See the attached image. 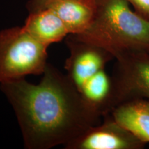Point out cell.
Instances as JSON below:
<instances>
[{
	"label": "cell",
	"mask_w": 149,
	"mask_h": 149,
	"mask_svg": "<svg viewBox=\"0 0 149 149\" xmlns=\"http://www.w3.org/2000/svg\"><path fill=\"white\" fill-rule=\"evenodd\" d=\"M42 74L37 84L25 78L0 84L15 113L26 149L65 146L100 118L66 74L50 64Z\"/></svg>",
	"instance_id": "1"
},
{
	"label": "cell",
	"mask_w": 149,
	"mask_h": 149,
	"mask_svg": "<svg viewBox=\"0 0 149 149\" xmlns=\"http://www.w3.org/2000/svg\"><path fill=\"white\" fill-rule=\"evenodd\" d=\"M95 17L79 40L109 52L117 59L149 49V22L132 10L126 0H96Z\"/></svg>",
	"instance_id": "2"
},
{
	"label": "cell",
	"mask_w": 149,
	"mask_h": 149,
	"mask_svg": "<svg viewBox=\"0 0 149 149\" xmlns=\"http://www.w3.org/2000/svg\"><path fill=\"white\" fill-rule=\"evenodd\" d=\"M48 48L23 26L0 31V84L44 73Z\"/></svg>",
	"instance_id": "3"
},
{
	"label": "cell",
	"mask_w": 149,
	"mask_h": 149,
	"mask_svg": "<svg viewBox=\"0 0 149 149\" xmlns=\"http://www.w3.org/2000/svg\"><path fill=\"white\" fill-rule=\"evenodd\" d=\"M116 60L115 74L112 77L114 108L130 99L149 100V52H134Z\"/></svg>",
	"instance_id": "4"
},
{
	"label": "cell",
	"mask_w": 149,
	"mask_h": 149,
	"mask_svg": "<svg viewBox=\"0 0 149 149\" xmlns=\"http://www.w3.org/2000/svg\"><path fill=\"white\" fill-rule=\"evenodd\" d=\"M66 44L70 52L65 62L66 75L77 91L87 80L104 69L108 62L115 59L104 48L79 40L74 35L66 37Z\"/></svg>",
	"instance_id": "5"
},
{
	"label": "cell",
	"mask_w": 149,
	"mask_h": 149,
	"mask_svg": "<svg viewBox=\"0 0 149 149\" xmlns=\"http://www.w3.org/2000/svg\"><path fill=\"white\" fill-rule=\"evenodd\" d=\"M146 144L107 115L102 124L90 126L64 148L142 149Z\"/></svg>",
	"instance_id": "6"
},
{
	"label": "cell",
	"mask_w": 149,
	"mask_h": 149,
	"mask_svg": "<svg viewBox=\"0 0 149 149\" xmlns=\"http://www.w3.org/2000/svg\"><path fill=\"white\" fill-rule=\"evenodd\" d=\"M49 8L62 20L70 35H79L88 29L95 17L96 0H48Z\"/></svg>",
	"instance_id": "7"
},
{
	"label": "cell",
	"mask_w": 149,
	"mask_h": 149,
	"mask_svg": "<svg viewBox=\"0 0 149 149\" xmlns=\"http://www.w3.org/2000/svg\"><path fill=\"white\" fill-rule=\"evenodd\" d=\"M144 143L149 142V100L133 98L121 102L109 114Z\"/></svg>",
	"instance_id": "8"
},
{
	"label": "cell",
	"mask_w": 149,
	"mask_h": 149,
	"mask_svg": "<svg viewBox=\"0 0 149 149\" xmlns=\"http://www.w3.org/2000/svg\"><path fill=\"white\" fill-rule=\"evenodd\" d=\"M78 91L89 109L100 117L109 115L114 108L113 78L105 68L87 80Z\"/></svg>",
	"instance_id": "9"
},
{
	"label": "cell",
	"mask_w": 149,
	"mask_h": 149,
	"mask_svg": "<svg viewBox=\"0 0 149 149\" xmlns=\"http://www.w3.org/2000/svg\"><path fill=\"white\" fill-rule=\"evenodd\" d=\"M23 28L37 40L47 46L61 42L70 35L62 20L49 8L29 13Z\"/></svg>",
	"instance_id": "10"
},
{
	"label": "cell",
	"mask_w": 149,
	"mask_h": 149,
	"mask_svg": "<svg viewBox=\"0 0 149 149\" xmlns=\"http://www.w3.org/2000/svg\"><path fill=\"white\" fill-rule=\"evenodd\" d=\"M133 6L134 10L149 22V0H126Z\"/></svg>",
	"instance_id": "11"
},
{
	"label": "cell",
	"mask_w": 149,
	"mask_h": 149,
	"mask_svg": "<svg viewBox=\"0 0 149 149\" xmlns=\"http://www.w3.org/2000/svg\"><path fill=\"white\" fill-rule=\"evenodd\" d=\"M48 0H29L26 4V8L29 13L36 12L45 8Z\"/></svg>",
	"instance_id": "12"
},
{
	"label": "cell",
	"mask_w": 149,
	"mask_h": 149,
	"mask_svg": "<svg viewBox=\"0 0 149 149\" xmlns=\"http://www.w3.org/2000/svg\"><path fill=\"white\" fill-rule=\"evenodd\" d=\"M148 52H149V49H148Z\"/></svg>",
	"instance_id": "13"
}]
</instances>
